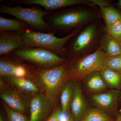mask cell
<instances>
[{
	"mask_svg": "<svg viewBox=\"0 0 121 121\" xmlns=\"http://www.w3.org/2000/svg\"><path fill=\"white\" fill-rule=\"evenodd\" d=\"M21 32H0V55H9L24 47Z\"/></svg>",
	"mask_w": 121,
	"mask_h": 121,
	"instance_id": "10",
	"label": "cell"
},
{
	"mask_svg": "<svg viewBox=\"0 0 121 121\" xmlns=\"http://www.w3.org/2000/svg\"><path fill=\"white\" fill-rule=\"evenodd\" d=\"M67 121H75L72 115H70L69 119H68Z\"/></svg>",
	"mask_w": 121,
	"mask_h": 121,
	"instance_id": "27",
	"label": "cell"
},
{
	"mask_svg": "<svg viewBox=\"0 0 121 121\" xmlns=\"http://www.w3.org/2000/svg\"><path fill=\"white\" fill-rule=\"evenodd\" d=\"M108 56L101 48L92 54L75 61L69 68L70 78L81 79L106 68Z\"/></svg>",
	"mask_w": 121,
	"mask_h": 121,
	"instance_id": "5",
	"label": "cell"
},
{
	"mask_svg": "<svg viewBox=\"0 0 121 121\" xmlns=\"http://www.w3.org/2000/svg\"><path fill=\"white\" fill-rule=\"evenodd\" d=\"M21 93L35 95L41 93L39 87L32 80L26 78L5 77Z\"/></svg>",
	"mask_w": 121,
	"mask_h": 121,
	"instance_id": "15",
	"label": "cell"
},
{
	"mask_svg": "<svg viewBox=\"0 0 121 121\" xmlns=\"http://www.w3.org/2000/svg\"><path fill=\"white\" fill-rule=\"evenodd\" d=\"M101 48L108 57L121 55V44L109 35L104 37Z\"/></svg>",
	"mask_w": 121,
	"mask_h": 121,
	"instance_id": "19",
	"label": "cell"
},
{
	"mask_svg": "<svg viewBox=\"0 0 121 121\" xmlns=\"http://www.w3.org/2000/svg\"><path fill=\"white\" fill-rule=\"evenodd\" d=\"M106 68L121 74V55L108 57L107 60Z\"/></svg>",
	"mask_w": 121,
	"mask_h": 121,
	"instance_id": "24",
	"label": "cell"
},
{
	"mask_svg": "<svg viewBox=\"0 0 121 121\" xmlns=\"http://www.w3.org/2000/svg\"><path fill=\"white\" fill-rule=\"evenodd\" d=\"M18 59L10 55L0 56V75L5 78L13 77L37 79V69L21 62Z\"/></svg>",
	"mask_w": 121,
	"mask_h": 121,
	"instance_id": "7",
	"label": "cell"
},
{
	"mask_svg": "<svg viewBox=\"0 0 121 121\" xmlns=\"http://www.w3.org/2000/svg\"><path fill=\"white\" fill-rule=\"evenodd\" d=\"M74 85V83L69 79L61 91L60 99L62 112L68 113L73 95Z\"/></svg>",
	"mask_w": 121,
	"mask_h": 121,
	"instance_id": "18",
	"label": "cell"
},
{
	"mask_svg": "<svg viewBox=\"0 0 121 121\" xmlns=\"http://www.w3.org/2000/svg\"><path fill=\"white\" fill-rule=\"evenodd\" d=\"M70 107L75 121H83L87 110L82 91L77 82L74 83L73 95Z\"/></svg>",
	"mask_w": 121,
	"mask_h": 121,
	"instance_id": "12",
	"label": "cell"
},
{
	"mask_svg": "<svg viewBox=\"0 0 121 121\" xmlns=\"http://www.w3.org/2000/svg\"><path fill=\"white\" fill-rule=\"evenodd\" d=\"M96 26L92 24L86 28L77 37L73 43L71 53L76 54L89 45L95 36Z\"/></svg>",
	"mask_w": 121,
	"mask_h": 121,
	"instance_id": "14",
	"label": "cell"
},
{
	"mask_svg": "<svg viewBox=\"0 0 121 121\" xmlns=\"http://www.w3.org/2000/svg\"><path fill=\"white\" fill-rule=\"evenodd\" d=\"M21 4L36 5L43 7L45 11L51 12L59 9L78 4L95 5L92 0H17L13 1Z\"/></svg>",
	"mask_w": 121,
	"mask_h": 121,
	"instance_id": "8",
	"label": "cell"
},
{
	"mask_svg": "<svg viewBox=\"0 0 121 121\" xmlns=\"http://www.w3.org/2000/svg\"><path fill=\"white\" fill-rule=\"evenodd\" d=\"M117 121H121V115H119L118 117Z\"/></svg>",
	"mask_w": 121,
	"mask_h": 121,
	"instance_id": "29",
	"label": "cell"
},
{
	"mask_svg": "<svg viewBox=\"0 0 121 121\" xmlns=\"http://www.w3.org/2000/svg\"><path fill=\"white\" fill-rule=\"evenodd\" d=\"M82 121H112L105 111L100 108H90L87 110Z\"/></svg>",
	"mask_w": 121,
	"mask_h": 121,
	"instance_id": "22",
	"label": "cell"
},
{
	"mask_svg": "<svg viewBox=\"0 0 121 121\" xmlns=\"http://www.w3.org/2000/svg\"><path fill=\"white\" fill-rule=\"evenodd\" d=\"M108 35L121 44V20L106 26Z\"/></svg>",
	"mask_w": 121,
	"mask_h": 121,
	"instance_id": "23",
	"label": "cell"
},
{
	"mask_svg": "<svg viewBox=\"0 0 121 121\" xmlns=\"http://www.w3.org/2000/svg\"></svg>",
	"mask_w": 121,
	"mask_h": 121,
	"instance_id": "32",
	"label": "cell"
},
{
	"mask_svg": "<svg viewBox=\"0 0 121 121\" xmlns=\"http://www.w3.org/2000/svg\"><path fill=\"white\" fill-rule=\"evenodd\" d=\"M29 29H33L26 22L17 19H9L0 17V32H22Z\"/></svg>",
	"mask_w": 121,
	"mask_h": 121,
	"instance_id": "16",
	"label": "cell"
},
{
	"mask_svg": "<svg viewBox=\"0 0 121 121\" xmlns=\"http://www.w3.org/2000/svg\"><path fill=\"white\" fill-rule=\"evenodd\" d=\"M9 55L32 63L47 69L57 66L66 62L65 59L51 51L40 47H24L12 52Z\"/></svg>",
	"mask_w": 121,
	"mask_h": 121,
	"instance_id": "4",
	"label": "cell"
},
{
	"mask_svg": "<svg viewBox=\"0 0 121 121\" xmlns=\"http://www.w3.org/2000/svg\"><path fill=\"white\" fill-rule=\"evenodd\" d=\"M119 112L120 113H121V109H120V110H119Z\"/></svg>",
	"mask_w": 121,
	"mask_h": 121,
	"instance_id": "31",
	"label": "cell"
},
{
	"mask_svg": "<svg viewBox=\"0 0 121 121\" xmlns=\"http://www.w3.org/2000/svg\"><path fill=\"white\" fill-rule=\"evenodd\" d=\"M118 4L119 5V7L121 9V0H119L118 1Z\"/></svg>",
	"mask_w": 121,
	"mask_h": 121,
	"instance_id": "30",
	"label": "cell"
},
{
	"mask_svg": "<svg viewBox=\"0 0 121 121\" xmlns=\"http://www.w3.org/2000/svg\"><path fill=\"white\" fill-rule=\"evenodd\" d=\"M0 121H4V119L1 114L0 115Z\"/></svg>",
	"mask_w": 121,
	"mask_h": 121,
	"instance_id": "28",
	"label": "cell"
},
{
	"mask_svg": "<svg viewBox=\"0 0 121 121\" xmlns=\"http://www.w3.org/2000/svg\"><path fill=\"white\" fill-rule=\"evenodd\" d=\"M0 12L12 15L28 24L33 30L42 32H52L51 27L44 19L51 13L36 7L25 8L18 5L15 7L1 4Z\"/></svg>",
	"mask_w": 121,
	"mask_h": 121,
	"instance_id": "3",
	"label": "cell"
},
{
	"mask_svg": "<svg viewBox=\"0 0 121 121\" xmlns=\"http://www.w3.org/2000/svg\"><path fill=\"white\" fill-rule=\"evenodd\" d=\"M120 93L117 90H113L107 92L95 94L91 96L93 102L104 111L113 110L116 106Z\"/></svg>",
	"mask_w": 121,
	"mask_h": 121,
	"instance_id": "13",
	"label": "cell"
},
{
	"mask_svg": "<svg viewBox=\"0 0 121 121\" xmlns=\"http://www.w3.org/2000/svg\"><path fill=\"white\" fill-rule=\"evenodd\" d=\"M30 121H42L52 109L50 101L44 94L34 95L30 101Z\"/></svg>",
	"mask_w": 121,
	"mask_h": 121,
	"instance_id": "9",
	"label": "cell"
},
{
	"mask_svg": "<svg viewBox=\"0 0 121 121\" xmlns=\"http://www.w3.org/2000/svg\"><path fill=\"white\" fill-rule=\"evenodd\" d=\"M37 77L44 90V94L50 101L52 108H54L60 94L70 78L67 64L65 62L51 68L37 69Z\"/></svg>",
	"mask_w": 121,
	"mask_h": 121,
	"instance_id": "1",
	"label": "cell"
},
{
	"mask_svg": "<svg viewBox=\"0 0 121 121\" xmlns=\"http://www.w3.org/2000/svg\"><path fill=\"white\" fill-rule=\"evenodd\" d=\"M4 108L9 121H30L22 113L13 110L7 106H5Z\"/></svg>",
	"mask_w": 121,
	"mask_h": 121,
	"instance_id": "25",
	"label": "cell"
},
{
	"mask_svg": "<svg viewBox=\"0 0 121 121\" xmlns=\"http://www.w3.org/2000/svg\"><path fill=\"white\" fill-rule=\"evenodd\" d=\"M24 47H40L50 50L60 56L67 52L65 46L70 39L78 33L76 30L62 37L55 35L54 32H42L29 29L21 32Z\"/></svg>",
	"mask_w": 121,
	"mask_h": 121,
	"instance_id": "2",
	"label": "cell"
},
{
	"mask_svg": "<svg viewBox=\"0 0 121 121\" xmlns=\"http://www.w3.org/2000/svg\"><path fill=\"white\" fill-rule=\"evenodd\" d=\"M91 12L72 10L61 13L52 12L45 16L44 20L51 27L52 32L74 28L91 20L95 16Z\"/></svg>",
	"mask_w": 121,
	"mask_h": 121,
	"instance_id": "6",
	"label": "cell"
},
{
	"mask_svg": "<svg viewBox=\"0 0 121 121\" xmlns=\"http://www.w3.org/2000/svg\"><path fill=\"white\" fill-rule=\"evenodd\" d=\"M62 112V109L60 108L56 109L53 111L45 121H59L60 117Z\"/></svg>",
	"mask_w": 121,
	"mask_h": 121,
	"instance_id": "26",
	"label": "cell"
},
{
	"mask_svg": "<svg viewBox=\"0 0 121 121\" xmlns=\"http://www.w3.org/2000/svg\"><path fill=\"white\" fill-rule=\"evenodd\" d=\"M0 97L9 107L22 113L26 111L28 104H30L26 97L20 91L15 90L2 92Z\"/></svg>",
	"mask_w": 121,
	"mask_h": 121,
	"instance_id": "11",
	"label": "cell"
},
{
	"mask_svg": "<svg viewBox=\"0 0 121 121\" xmlns=\"http://www.w3.org/2000/svg\"><path fill=\"white\" fill-rule=\"evenodd\" d=\"M87 89L93 91H99L106 88V84L100 73L96 72L90 76L86 82Z\"/></svg>",
	"mask_w": 121,
	"mask_h": 121,
	"instance_id": "21",
	"label": "cell"
},
{
	"mask_svg": "<svg viewBox=\"0 0 121 121\" xmlns=\"http://www.w3.org/2000/svg\"><path fill=\"white\" fill-rule=\"evenodd\" d=\"M106 84L114 89H118L121 86V74L106 68L99 72Z\"/></svg>",
	"mask_w": 121,
	"mask_h": 121,
	"instance_id": "20",
	"label": "cell"
},
{
	"mask_svg": "<svg viewBox=\"0 0 121 121\" xmlns=\"http://www.w3.org/2000/svg\"><path fill=\"white\" fill-rule=\"evenodd\" d=\"M95 5L100 8L106 26H109L121 20V13L113 7L108 6L104 1L92 0Z\"/></svg>",
	"mask_w": 121,
	"mask_h": 121,
	"instance_id": "17",
	"label": "cell"
}]
</instances>
